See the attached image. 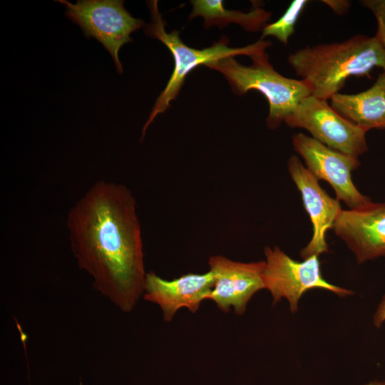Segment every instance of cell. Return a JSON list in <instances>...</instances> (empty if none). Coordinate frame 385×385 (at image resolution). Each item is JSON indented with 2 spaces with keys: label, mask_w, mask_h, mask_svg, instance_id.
Listing matches in <instances>:
<instances>
[{
  "label": "cell",
  "mask_w": 385,
  "mask_h": 385,
  "mask_svg": "<svg viewBox=\"0 0 385 385\" xmlns=\"http://www.w3.org/2000/svg\"><path fill=\"white\" fill-rule=\"evenodd\" d=\"M213 286L214 277L210 270L204 274L190 272L172 280L149 272L145 275L143 296L145 300L158 304L164 321L170 322L180 309L187 308L195 313Z\"/></svg>",
  "instance_id": "obj_12"
},
{
  "label": "cell",
  "mask_w": 385,
  "mask_h": 385,
  "mask_svg": "<svg viewBox=\"0 0 385 385\" xmlns=\"http://www.w3.org/2000/svg\"><path fill=\"white\" fill-rule=\"evenodd\" d=\"M287 61L311 95L327 101L352 76H368L374 67L385 72V48L376 36L356 35L342 42L300 48Z\"/></svg>",
  "instance_id": "obj_2"
},
{
  "label": "cell",
  "mask_w": 385,
  "mask_h": 385,
  "mask_svg": "<svg viewBox=\"0 0 385 385\" xmlns=\"http://www.w3.org/2000/svg\"><path fill=\"white\" fill-rule=\"evenodd\" d=\"M308 2L307 0H294L278 20L264 26L260 39L272 36L282 43L287 44L294 31L296 23Z\"/></svg>",
  "instance_id": "obj_15"
},
{
  "label": "cell",
  "mask_w": 385,
  "mask_h": 385,
  "mask_svg": "<svg viewBox=\"0 0 385 385\" xmlns=\"http://www.w3.org/2000/svg\"><path fill=\"white\" fill-rule=\"evenodd\" d=\"M252 7L249 12L229 10L224 7L222 0H193L190 3L192 10L189 19L201 16L204 19L203 26H212L222 29L230 23L237 24L245 30L257 32L262 30L272 13L262 7L260 1H251Z\"/></svg>",
  "instance_id": "obj_14"
},
{
  "label": "cell",
  "mask_w": 385,
  "mask_h": 385,
  "mask_svg": "<svg viewBox=\"0 0 385 385\" xmlns=\"http://www.w3.org/2000/svg\"><path fill=\"white\" fill-rule=\"evenodd\" d=\"M284 123L307 130L312 138L335 150L355 157L367 150L366 131L338 113L327 101L309 95Z\"/></svg>",
  "instance_id": "obj_7"
},
{
  "label": "cell",
  "mask_w": 385,
  "mask_h": 385,
  "mask_svg": "<svg viewBox=\"0 0 385 385\" xmlns=\"http://www.w3.org/2000/svg\"><path fill=\"white\" fill-rule=\"evenodd\" d=\"M366 385H385V381H373L366 384Z\"/></svg>",
  "instance_id": "obj_19"
},
{
  "label": "cell",
  "mask_w": 385,
  "mask_h": 385,
  "mask_svg": "<svg viewBox=\"0 0 385 385\" xmlns=\"http://www.w3.org/2000/svg\"><path fill=\"white\" fill-rule=\"evenodd\" d=\"M147 5L150 12L151 21L145 24L144 31L147 36L160 41L171 52L174 60V69L166 86L156 99L143 128L142 139L155 117L170 106L171 101L179 94L186 76L196 67L240 55H245L251 58L262 56L267 54L266 48L272 45L270 41L260 39L244 47L231 48L229 46L227 37L223 36L210 47L202 49L191 48L182 41L179 31H166V23L159 11L158 1H148Z\"/></svg>",
  "instance_id": "obj_3"
},
{
  "label": "cell",
  "mask_w": 385,
  "mask_h": 385,
  "mask_svg": "<svg viewBox=\"0 0 385 385\" xmlns=\"http://www.w3.org/2000/svg\"><path fill=\"white\" fill-rule=\"evenodd\" d=\"M252 65L244 66L234 57L208 63L206 66L219 71L229 83L232 91L242 96L250 90L263 94L269 103L267 126L277 128L293 113L299 102L311 95L302 80L282 76L270 63L267 53L254 57Z\"/></svg>",
  "instance_id": "obj_4"
},
{
  "label": "cell",
  "mask_w": 385,
  "mask_h": 385,
  "mask_svg": "<svg viewBox=\"0 0 385 385\" xmlns=\"http://www.w3.org/2000/svg\"><path fill=\"white\" fill-rule=\"evenodd\" d=\"M71 251L94 288L128 313L143 294V242L136 203L125 186L98 181L67 218Z\"/></svg>",
  "instance_id": "obj_1"
},
{
  "label": "cell",
  "mask_w": 385,
  "mask_h": 385,
  "mask_svg": "<svg viewBox=\"0 0 385 385\" xmlns=\"http://www.w3.org/2000/svg\"><path fill=\"white\" fill-rule=\"evenodd\" d=\"M288 171L299 191L303 205L313 227L312 237L299 255L304 260L328 252L326 233L332 229L341 213L339 200L330 197L319 184L316 177L302 163L298 157L291 156L287 163Z\"/></svg>",
  "instance_id": "obj_10"
},
{
  "label": "cell",
  "mask_w": 385,
  "mask_h": 385,
  "mask_svg": "<svg viewBox=\"0 0 385 385\" xmlns=\"http://www.w3.org/2000/svg\"><path fill=\"white\" fill-rule=\"evenodd\" d=\"M329 100L338 113L366 132L385 128V72L367 90L356 94L337 93Z\"/></svg>",
  "instance_id": "obj_13"
},
{
  "label": "cell",
  "mask_w": 385,
  "mask_h": 385,
  "mask_svg": "<svg viewBox=\"0 0 385 385\" xmlns=\"http://www.w3.org/2000/svg\"><path fill=\"white\" fill-rule=\"evenodd\" d=\"M360 2L374 14L378 25L375 36L385 48V0H364Z\"/></svg>",
  "instance_id": "obj_16"
},
{
  "label": "cell",
  "mask_w": 385,
  "mask_h": 385,
  "mask_svg": "<svg viewBox=\"0 0 385 385\" xmlns=\"http://www.w3.org/2000/svg\"><path fill=\"white\" fill-rule=\"evenodd\" d=\"M265 261L242 262L222 255L211 256L208 265L214 286L206 299L212 300L225 313L233 307L236 314L242 315L252 296L265 289Z\"/></svg>",
  "instance_id": "obj_9"
},
{
  "label": "cell",
  "mask_w": 385,
  "mask_h": 385,
  "mask_svg": "<svg viewBox=\"0 0 385 385\" xmlns=\"http://www.w3.org/2000/svg\"><path fill=\"white\" fill-rule=\"evenodd\" d=\"M332 229L359 263L385 257V201L342 210Z\"/></svg>",
  "instance_id": "obj_11"
},
{
  "label": "cell",
  "mask_w": 385,
  "mask_h": 385,
  "mask_svg": "<svg viewBox=\"0 0 385 385\" xmlns=\"http://www.w3.org/2000/svg\"><path fill=\"white\" fill-rule=\"evenodd\" d=\"M56 1L65 6V15L80 26L85 37H93L103 45L118 73H123L119 51L133 41L130 34L144 26L145 22L133 17L120 0H79L76 4L67 0Z\"/></svg>",
  "instance_id": "obj_5"
},
{
  "label": "cell",
  "mask_w": 385,
  "mask_h": 385,
  "mask_svg": "<svg viewBox=\"0 0 385 385\" xmlns=\"http://www.w3.org/2000/svg\"><path fill=\"white\" fill-rule=\"evenodd\" d=\"M264 253L265 289L270 292L273 304L286 298L292 313L297 312L303 294L314 288L327 289L339 297L353 294L352 291L334 285L323 277L319 256L313 255L299 262L291 258L277 246L265 247Z\"/></svg>",
  "instance_id": "obj_6"
},
{
  "label": "cell",
  "mask_w": 385,
  "mask_h": 385,
  "mask_svg": "<svg viewBox=\"0 0 385 385\" xmlns=\"http://www.w3.org/2000/svg\"><path fill=\"white\" fill-rule=\"evenodd\" d=\"M374 324L376 327H380L385 321V294L378 305L376 311L374 315Z\"/></svg>",
  "instance_id": "obj_18"
},
{
  "label": "cell",
  "mask_w": 385,
  "mask_h": 385,
  "mask_svg": "<svg viewBox=\"0 0 385 385\" xmlns=\"http://www.w3.org/2000/svg\"><path fill=\"white\" fill-rule=\"evenodd\" d=\"M322 2L339 15L346 14L350 6V2L346 0H324Z\"/></svg>",
  "instance_id": "obj_17"
},
{
  "label": "cell",
  "mask_w": 385,
  "mask_h": 385,
  "mask_svg": "<svg viewBox=\"0 0 385 385\" xmlns=\"http://www.w3.org/2000/svg\"><path fill=\"white\" fill-rule=\"evenodd\" d=\"M292 143L307 168L318 180L327 181L333 188L337 199L342 200L349 209L360 208L371 202L357 190L351 179V172L360 165L358 157L332 149L301 133L292 136Z\"/></svg>",
  "instance_id": "obj_8"
}]
</instances>
